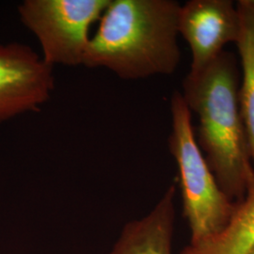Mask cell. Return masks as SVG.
<instances>
[{"label": "cell", "mask_w": 254, "mask_h": 254, "mask_svg": "<svg viewBox=\"0 0 254 254\" xmlns=\"http://www.w3.org/2000/svg\"><path fill=\"white\" fill-rule=\"evenodd\" d=\"M174 0H110L85 56L88 68H105L124 80L169 75L180 64Z\"/></svg>", "instance_id": "1"}, {"label": "cell", "mask_w": 254, "mask_h": 254, "mask_svg": "<svg viewBox=\"0 0 254 254\" xmlns=\"http://www.w3.org/2000/svg\"><path fill=\"white\" fill-rule=\"evenodd\" d=\"M175 193L172 184L149 214L127 223L109 254H173Z\"/></svg>", "instance_id": "7"}, {"label": "cell", "mask_w": 254, "mask_h": 254, "mask_svg": "<svg viewBox=\"0 0 254 254\" xmlns=\"http://www.w3.org/2000/svg\"><path fill=\"white\" fill-rule=\"evenodd\" d=\"M110 0H25L18 6L23 25L36 37L41 57L51 67L84 64L91 28Z\"/></svg>", "instance_id": "4"}, {"label": "cell", "mask_w": 254, "mask_h": 254, "mask_svg": "<svg viewBox=\"0 0 254 254\" xmlns=\"http://www.w3.org/2000/svg\"><path fill=\"white\" fill-rule=\"evenodd\" d=\"M254 254V249H253V250H252V251H251V252H250V253H249V254Z\"/></svg>", "instance_id": "10"}, {"label": "cell", "mask_w": 254, "mask_h": 254, "mask_svg": "<svg viewBox=\"0 0 254 254\" xmlns=\"http://www.w3.org/2000/svg\"><path fill=\"white\" fill-rule=\"evenodd\" d=\"M54 86L53 67L31 47L0 44V123L41 109Z\"/></svg>", "instance_id": "5"}, {"label": "cell", "mask_w": 254, "mask_h": 254, "mask_svg": "<svg viewBox=\"0 0 254 254\" xmlns=\"http://www.w3.org/2000/svg\"><path fill=\"white\" fill-rule=\"evenodd\" d=\"M236 8L240 16V32L236 45L242 70L239 104L254 170V0H239Z\"/></svg>", "instance_id": "9"}, {"label": "cell", "mask_w": 254, "mask_h": 254, "mask_svg": "<svg viewBox=\"0 0 254 254\" xmlns=\"http://www.w3.org/2000/svg\"><path fill=\"white\" fill-rule=\"evenodd\" d=\"M171 115L169 149L178 168L184 216L190 229V244H198L227 225L236 202L228 198L211 172L196 140L192 113L180 91L172 95Z\"/></svg>", "instance_id": "3"}, {"label": "cell", "mask_w": 254, "mask_h": 254, "mask_svg": "<svg viewBox=\"0 0 254 254\" xmlns=\"http://www.w3.org/2000/svg\"><path fill=\"white\" fill-rule=\"evenodd\" d=\"M254 248V174L227 225L205 241L186 246L180 254H248Z\"/></svg>", "instance_id": "8"}, {"label": "cell", "mask_w": 254, "mask_h": 254, "mask_svg": "<svg viewBox=\"0 0 254 254\" xmlns=\"http://www.w3.org/2000/svg\"><path fill=\"white\" fill-rule=\"evenodd\" d=\"M236 56L223 51L197 73H188L182 96L199 121L198 146L218 186L234 202L244 199L254 174L239 104Z\"/></svg>", "instance_id": "2"}, {"label": "cell", "mask_w": 254, "mask_h": 254, "mask_svg": "<svg viewBox=\"0 0 254 254\" xmlns=\"http://www.w3.org/2000/svg\"><path fill=\"white\" fill-rule=\"evenodd\" d=\"M240 32V16L231 0H190L181 5L178 33L191 51L190 73L203 70L224 51L236 44Z\"/></svg>", "instance_id": "6"}]
</instances>
